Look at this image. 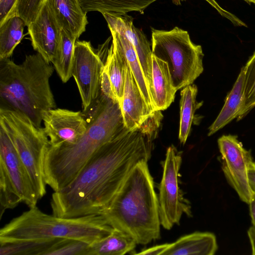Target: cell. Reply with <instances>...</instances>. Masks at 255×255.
I'll use <instances>...</instances> for the list:
<instances>
[{
  "label": "cell",
  "mask_w": 255,
  "mask_h": 255,
  "mask_svg": "<svg viewBox=\"0 0 255 255\" xmlns=\"http://www.w3.org/2000/svg\"><path fill=\"white\" fill-rule=\"evenodd\" d=\"M151 140L138 128L100 147L71 183L52 194L53 214L63 218L100 214L135 166L149 160Z\"/></svg>",
  "instance_id": "6da1fadb"
},
{
  "label": "cell",
  "mask_w": 255,
  "mask_h": 255,
  "mask_svg": "<svg viewBox=\"0 0 255 255\" xmlns=\"http://www.w3.org/2000/svg\"><path fill=\"white\" fill-rule=\"evenodd\" d=\"M82 113L88 122L84 134L74 143L50 145L46 153L45 182L54 192L71 183L100 147L129 131L119 103L101 91L96 101Z\"/></svg>",
  "instance_id": "7a4b0ae2"
},
{
  "label": "cell",
  "mask_w": 255,
  "mask_h": 255,
  "mask_svg": "<svg viewBox=\"0 0 255 255\" xmlns=\"http://www.w3.org/2000/svg\"><path fill=\"white\" fill-rule=\"evenodd\" d=\"M147 160L138 162L100 214L114 229L146 245L160 237L158 196Z\"/></svg>",
  "instance_id": "3957f363"
},
{
  "label": "cell",
  "mask_w": 255,
  "mask_h": 255,
  "mask_svg": "<svg viewBox=\"0 0 255 255\" xmlns=\"http://www.w3.org/2000/svg\"><path fill=\"white\" fill-rule=\"evenodd\" d=\"M54 68L37 52L26 55L20 64L0 60V107L21 113L41 127L44 113L56 107L49 84Z\"/></svg>",
  "instance_id": "277c9868"
},
{
  "label": "cell",
  "mask_w": 255,
  "mask_h": 255,
  "mask_svg": "<svg viewBox=\"0 0 255 255\" xmlns=\"http://www.w3.org/2000/svg\"><path fill=\"white\" fill-rule=\"evenodd\" d=\"M114 230L100 214L63 218L47 214L35 206L0 229V243L63 238L92 244Z\"/></svg>",
  "instance_id": "5b68a950"
},
{
  "label": "cell",
  "mask_w": 255,
  "mask_h": 255,
  "mask_svg": "<svg viewBox=\"0 0 255 255\" xmlns=\"http://www.w3.org/2000/svg\"><path fill=\"white\" fill-rule=\"evenodd\" d=\"M0 127L5 131L29 174L39 199L46 194L44 170L50 141L44 128L21 113L0 107Z\"/></svg>",
  "instance_id": "8992f818"
},
{
  "label": "cell",
  "mask_w": 255,
  "mask_h": 255,
  "mask_svg": "<svg viewBox=\"0 0 255 255\" xmlns=\"http://www.w3.org/2000/svg\"><path fill=\"white\" fill-rule=\"evenodd\" d=\"M152 54L166 62L176 91L192 84L203 71L204 54L188 32L177 26L170 30L151 28Z\"/></svg>",
  "instance_id": "52a82bcc"
},
{
  "label": "cell",
  "mask_w": 255,
  "mask_h": 255,
  "mask_svg": "<svg viewBox=\"0 0 255 255\" xmlns=\"http://www.w3.org/2000/svg\"><path fill=\"white\" fill-rule=\"evenodd\" d=\"M39 199L29 174L8 136L0 127V203L1 216L6 209L24 203L36 206Z\"/></svg>",
  "instance_id": "ba28073f"
},
{
  "label": "cell",
  "mask_w": 255,
  "mask_h": 255,
  "mask_svg": "<svg viewBox=\"0 0 255 255\" xmlns=\"http://www.w3.org/2000/svg\"><path fill=\"white\" fill-rule=\"evenodd\" d=\"M182 161L181 153L176 147L169 146L162 162L163 174L158 187L160 224L166 230L179 224L183 214L192 216L191 205L179 186Z\"/></svg>",
  "instance_id": "9c48e42d"
},
{
  "label": "cell",
  "mask_w": 255,
  "mask_h": 255,
  "mask_svg": "<svg viewBox=\"0 0 255 255\" xmlns=\"http://www.w3.org/2000/svg\"><path fill=\"white\" fill-rule=\"evenodd\" d=\"M104 66V62L90 41L76 40L72 75L80 95L83 111L86 110L100 96Z\"/></svg>",
  "instance_id": "30bf717a"
},
{
  "label": "cell",
  "mask_w": 255,
  "mask_h": 255,
  "mask_svg": "<svg viewBox=\"0 0 255 255\" xmlns=\"http://www.w3.org/2000/svg\"><path fill=\"white\" fill-rule=\"evenodd\" d=\"M218 144L225 177L240 199L249 204L253 194L248 179L249 167L253 161L250 151L234 135H222Z\"/></svg>",
  "instance_id": "8fae6325"
},
{
  "label": "cell",
  "mask_w": 255,
  "mask_h": 255,
  "mask_svg": "<svg viewBox=\"0 0 255 255\" xmlns=\"http://www.w3.org/2000/svg\"><path fill=\"white\" fill-rule=\"evenodd\" d=\"M27 29L34 50L47 62L52 63L60 40L62 27L49 0H43Z\"/></svg>",
  "instance_id": "7c38bea8"
},
{
  "label": "cell",
  "mask_w": 255,
  "mask_h": 255,
  "mask_svg": "<svg viewBox=\"0 0 255 255\" xmlns=\"http://www.w3.org/2000/svg\"><path fill=\"white\" fill-rule=\"evenodd\" d=\"M44 130L51 146L76 142L86 132L88 122L82 112L54 108L42 116Z\"/></svg>",
  "instance_id": "4fadbf2b"
},
{
  "label": "cell",
  "mask_w": 255,
  "mask_h": 255,
  "mask_svg": "<svg viewBox=\"0 0 255 255\" xmlns=\"http://www.w3.org/2000/svg\"><path fill=\"white\" fill-rule=\"evenodd\" d=\"M102 15L108 27L125 36L134 48L150 89L152 53L146 36L141 30L135 27L133 18L127 14L103 13Z\"/></svg>",
  "instance_id": "5bb4252c"
},
{
  "label": "cell",
  "mask_w": 255,
  "mask_h": 255,
  "mask_svg": "<svg viewBox=\"0 0 255 255\" xmlns=\"http://www.w3.org/2000/svg\"><path fill=\"white\" fill-rule=\"evenodd\" d=\"M124 121L129 130L139 128L155 112L148 107L127 63L124 95L120 104Z\"/></svg>",
  "instance_id": "9a60e30c"
},
{
  "label": "cell",
  "mask_w": 255,
  "mask_h": 255,
  "mask_svg": "<svg viewBox=\"0 0 255 255\" xmlns=\"http://www.w3.org/2000/svg\"><path fill=\"white\" fill-rule=\"evenodd\" d=\"M150 91L154 110L166 109L174 100V87L167 63L152 56Z\"/></svg>",
  "instance_id": "2e32d148"
},
{
  "label": "cell",
  "mask_w": 255,
  "mask_h": 255,
  "mask_svg": "<svg viewBox=\"0 0 255 255\" xmlns=\"http://www.w3.org/2000/svg\"><path fill=\"white\" fill-rule=\"evenodd\" d=\"M218 249L215 235L196 232L169 243L162 255H213Z\"/></svg>",
  "instance_id": "e0dca14e"
},
{
  "label": "cell",
  "mask_w": 255,
  "mask_h": 255,
  "mask_svg": "<svg viewBox=\"0 0 255 255\" xmlns=\"http://www.w3.org/2000/svg\"><path fill=\"white\" fill-rule=\"evenodd\" d=\"M49 0L61 27L78 39L88 23L79 0Z\"/></svg>",
  "instance_id": "ac0fdd59"
},
{
  "label": "cell",
  "mask_w": 255,
  "mask_h": 255,
  "mask_svg": "<svg viewBox=\"0 0 255 255\" xmlns=\"http://www.w3.org/2000/svg\"><path fill=\"white\" fill-rule=\"evenodd\" d=\"M109 28L112 35V43L124 56L146 105L151 111L155 112L150 89L134 48L125 36L112 28Z\"/></svg>",
  "instance_id": "d6986e66"
},
{
  "label": "cell",
  "mask_w": 255,
  "mask_h": 255,
  "mask_svg": "<svg viewBox=\"0 0 255 255\" xmlns=\"http://www.w3.org/2000/svg\"><path fill=\"white\" fill-rule=\"evenodd\" d=\"M244 66L241 70L233 88L226 97L225 103L218 116L209 128L208 135H212L235 118L243 111L244 103Z\"/></svg>",
  "instance_id": "ffe728a7"
},
{
  "label": "cell",
  "mask_w": 255,
  "mask_h": 255,
  "mask_svg": "<svg viewBox=\"0 0 255 255\" xmlns=\"http://www.w3.org/2000/svg\"><path fill=\"white\" fill-rule=\"evenodd\" d=\"M157 0H79L81 7L87 13L90 11H99L102 14H127L136 11L143 13L152 3Z\"/></svg>",
  "instance_id": "44dd1931"
},
{
  "label": "cell",
  "mask_w": 255,
  "mask_h": 255,
  "mask_svg": "<svg viewBox=\"0 0 255 255\" xmlns=\"http://www.w3.org/2000/svg\"><path fill=\"white\" fill-rule=\"evenodd\" d=\"M136 245L129 235L114 229L109 236L90 244L87 255H123L132 252Z\"/></svg>",
  "instance_id": "7402d4cb"
},
{
  "label": "cell",
  "mask_w": 255,
  "mask_h": 255,
  "mask_svg": "<svg viewBox=\"0 0 255 255\" xmlns=\"http://www.w3.org/2000/svg\"><path fill=\"white\" fill-rule=\"evenodd\" d=\"M25 23L16 15L7 17L0 24V60L9 58L21 42Z\"/></svg>",
  "instance_id": "603a6c76"
},
{
  "label": "cell",
  "mask_w": 255,
  "mask_h": 255,
  "mask_svg": "<svg viewBox=\"0 0 255 255\" xmlns=\"http://www.w3.org/2000/svg\"><path fill=\"white\" fill-rule=\"evenodd\" d=\"M77 39L70 32L62 28L60 40L52 64L63 83L68 82L72 76L74 47Z\"/></svg>",
  "instance_id": "cb8c5ba5"
},
{
  "label": "cell",
  "mask_w": 255,
  "mask_h": 255,
  "mask_svg": "<svg viewBox=\"0 0 255 255\" xmlns=\"http://www.w3.org/2000/svg\"><path fill=\"white\" fill-rule=\"evenodd\" d=\"M126 65L127 61L123 54L112 43L108 51L104 68L108 74L119 104L124 95Z\"/></svg>",
  "instance_id": "d4e9b609"
},
{
  "label": "cell",
  "mask_w": 255,
  "mask_h": 255,
  "mask_svg": "<svg viewBox=\"0 0 255 255\" xmlns=\"http://www.w3.org/2000/svg\"><path fill=\"white\" fill-rule=\"evenodd\" d=\"M198 89L195 85H189L181 91L179 139L186 143L190 133L195 112L198 107L196 96Z\"/></svg>",
  "instance_id": "484cf974"
},
{
  "label": "cell",
  "mask_w": 255,
  "mask_h": 255,
  "mask_svg": "<svg viewBox=\"0 0 255 255\" xmlns=\"http://www.w3.org/2000/svg\"><path fill=\"white\" fill-rule=\"evenodd\" d=\"M62 238L18 241L0 243V255H46Z\"/></svg>",
  "instance_id": "4316f807"
},
{
  "label": "cell",
  "mask_w": 255,
  "mask_h": 255,
  "mask_svg": "<svg viewBox=\"0 0 255 255\" xmlns=\"http://www.w3.org/2000/svg\"><path fill=\"white\" fill-rule=\"evenodd\" d=\"M244 103L238 121L243 118L255 107V51L244 66Z\"/></svg>",
  "instance_id": "83f0119b"
},
{
  "label": "cell",
  "mask_w": 255,
  "mask_h": 255,
  "mask_svg": "<svg viewBox=\"0 0 255 255\" xmlns=\"http://www.w3.org/2000/svg\"><path fill=\"white\" fill-rule=\"evenodd\" d=\"M90 244L78 240L62 238L46 255H87Z\"/></svg>",
  "instance_id": "f1b7e54d"
},
{
  "label": "cell",
  "mask_w": 255,
  "mask_h": 255,
  "mask_svg": "<svg viewBox=\"0 0 255 255\" xmlns=\"http://www.w3.org/2000/svg\"><path fill=\"white\" fill-rule=\"evenodd\" d=\"M43 1V0H17L14 7L9 16L14 14L20 16L27 27L36 17Z\"/></svg>",
  "instance_id": "f546056e"
},
{
  "label": "cell",
  "mask_w": 255,
  "mask_h": 255,
  "mask_svg": "<svg viewBox=\"0 0 255 255\" xmlns=\"http://www.w3.org/2000/svg\"><path fill=\"white\" fill-rule=\"evenodd\" d=\"M221 15L230 20L234 25L237 26H245L247 25L232 13L227 11L220 6L215 0H205Z\"/></svg>",
  "instance_id": "4dcf8cb0"
},
{
  "label": "cell",
  "mask_w": 255,
  "mask_h": 255,
  "mask_svg": "<svg viewBox=\"0 0 255 255\" xmlns=\"http://www.w3.org/2000/svg\"><path fill=\"white\" fill-rule=\"evenodd\" d=\"M100 86L101 91L104 95L114 101L119 102L114 93L108 74L104 68L101 74Z\"/></svg>",
  "instance_id": "1f68e13d"
},
{
  "label": "cell",
  "mask_w": 255,
  "mask_h": 255,
  "mask_svg": "<svg viewBox=\"0 0 255 255\" xmlns=\"http://www.w3.org/2000/svg\"><path fill=\"white\" fill-rule=\"evenodd\" d=\"M17 0H0V24L12 12Z\"/></svg>",
  "instance_id": "d6a6232c"
},
{
  "label": "cell",
  "mask_w": 255,
  "mask_h": 255,
  "mask_svg": "<svg viewBox=\"0 0 255 255\" xmlns=\"http://www.w3.org/2000/svg\"><path fill=\"white\" fill-rule=\"evenodd\" d=\"M169 243L156 245L140 251L136 253L137 255H162L163 253L166 250Z\"/></svg>",
  "instance_id": "836d02e7"
},
{
  "label": "cell",
  "mask_w": 255,
  "mask_h": 255,
  "mask_svg": "<svg viewBox=\"0 0 255 255\" xmlns=\"http://www.w3.org/2000/svg\"><path fill=\"white\" fill-rule=\"evenodd\" d=\"M248 182L253 193H255V162L250 163L248 171Z\"/></svg>",
  "instance_id": "e575fe53"
},
{
  "label": "cell",
  "mask_w": 255,
  "mask_h": 255,
  "mask_svg": "<svg viewBox=\"0 0 255 255\" xmlns=\"http://www.w3.org/2000/svg\"><path fill=\"white\" fill-rule=\"evenodd\" d=\"M248 235L251 245L252 255H255V227L253 226L248 231Z\"/></svg>",
  "instance_id": "d590c367"
},
{
  "label": "cell",
  "mask_w": 255,
  "mask_h": 255,
  "mask_svg": "<svg viewBox=\"0 0 255 255\" xmlns=\"http://www.w3.org/2000/svg\"><path fill=\"white\" fill-rule=\"evenodd\" d=\"M250 213L252 219V222L255 227V193L253 194L252 198L249 203Z\"/></svg>",
  "instance_id": "8d00e7d4"
},
{
  "label": "cell",
  "mask_w": 255,
  "mask_h": 255,
  "mask_svg": "<svg viewBox=\"0 0 255 255\" xmlns=\"http://www.w3.org/2000/svg\"><path fill=\"white\" fill-rule=\"evenodd\" d=\"M172 2L175 4V5H180L181 3V2L184 1L186 0H172Z\"/></svg>",
  "instance_id": "74e56055"
},
{
  "label": "cell",
  "mask_w": 255,
  "mask_h": 255,
  "mask_svg": "<svg viewBox=\"0 0 255 255\" xmlns=\"http://www.w3.org/2000/svg\"><path fill=\"white\" fill-rule=\"evenodd\" d=\"M249 2H253L255 4V0H245Z\"/></svg>",
  "instance_id": "f35d334b"
}]
</instances>
